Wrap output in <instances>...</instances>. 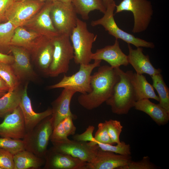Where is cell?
Masks as SVG:
<instances>
[{"instance_id":"1","label":"cell","mask_w":169,"mask_h":169,"mask_svg":"<svg viewBox=\"0 0 169 169\" xmlns=\"http://www.w3.org/2000/svg\"><path fill=\"white\" fill-rule=\"evenodd\" d=\"M118 78L115 68L107 65L99 66L91 76V91L80 95L78 103L87 110L98 107L110 97Z\"/></svg>"},{"instance_id":"2","label":"cell","mask_w":169,"mask_h":169,"mask_svg":"<svg viewBox=\"0 0 169 169\" xmlns=\"http://www.w3.org/2000/svg\"><path fill=\"white\" fill-rule=\"evenodd\" d=\"M119 78L110 97L105 102L110 106L112 112L118 115L127 114L136 101L132 83L130 70L124 72L120 67L115 68Z\"/></svg>"},{"instance_id":"3","label":"cell","mask_w":169,"mask_h":169,"mask_svg":"<svg viewBox=\"0 0 169 169\" xmlns=\"http://www.w3.org/2000/svg\"><path fill=\"white\" fill-rule=\"evenodd\" d=\"M74 51V59L77 64H88L91 60V49L97 35L89 31L87 23L78 18L70 36Z\"/></svg>"},{"instance_id":"4","label":"cell","mask_w":169,"mask_h":169,"mask_svg":"<svg viewBox=\"0 0 169 169\" xmlns=\"http://www.w3.org/2000/svg\"><path fill=\"white\" fill-rule=\"evenodd\" d=\"M53 130L51 115L26 133L22 139L25 150L44 158Z\"/></svg>"},{"instance_id":"5","label":"cell","mask_w":169,"mask_h":169,"mask_svg":"<svg viewBox=\"0 0 169 169\" xmlns=\"http://www.w3.org/2000/svg\"><path fill=\"white\" fill-rule=\"evenodd\" d=\"M52 41L54 50L47 75L56 77L67 72L70 61L74 59V51L68 35L59 34L52 39Z\"/></svg>"},{"instance_id":"6","label":"cell","mask_w":169,"mask_h":169,"mask_svg":"<svg viewBox=\"0 0 169 169\" xmlns=\"http://www.w3.org/2000/svg\"><path fill=\"white\" fill-rule=\"evenodd\" d=\"M114 1L108 4L103 17L91 21L92 26L100 25L115 39H120L129 44H132L136 48L145 47L153 49L155 47L153 43L148 42L128 33L120 28L116 23L114 17V12L115 8Z\"/></svg>"},{"instance_id":"7","label":"cell","mask_w":169,"mask_h":169,"mask_svg":"<svg viewBox=\"0 0 169 169\" xmlns=\"http://www.w3.org/2000/svg\"><path fill=\"white\" fill-rule=\"evenodd\" d=\"M115 13L124 11L132 13L134 24L132 30L134 33L146 31L151 22L153 11L150 1L148 0H123L116 5Z\"/></svg>"},{"instance_id":"8","label":"cell","mask_w":169,"mask_h":169,"mask_svg":"<svg viewBox=\"0 0 169 169\" xmlns=\"http://www.w3.org/2000/svg\"><path fill=\"white\" fill-rule=\"evenodd\" d=\"M101 61V60H95L91 64H80L78 72L70 76L64 75L59 82L49 86V88H70L81 94L90 92L91 91L90 84L91 73L95 68L100 66Z\"/></svg>"},{"instance_id":"9","label":"cell","mask_w":169,"mask_h":169,"mask_svg":"<svg viewBox=\"0 0 169 169\" xmlns=\"http://www.w3.org/2000/svg\"><path fill=\"white\" fill-rule=\"evenodd\" d=\"M77 14L72 3H64L56 0L52 1L50 15L54 26L59 34L70 36L76 25Z\"/></svg>"},{"instance_id":"10","label":"cell","mask_w":169,"mask_h":169,"mask_svg":"<svg viewBox=\"0 0 169 169\" xmlns=\"http://www.w3.org/2000/svg\"><path fill=\"white\" fill-rule=\"evenodd\" d=\"M45 2L39 0L14 1L6 14V20L16 27L21 26L28 21L41 10Z\"/></svg>"},{"instance_id":"11","label":"cell","mask_w":169,"mask_h":169,"mask_svg":"<svg viewBox=\"0 0 169 169\" xmlns=\"http://www.w3.org/2000/svg\"><path fill=\"white\" fill-rule=\"evenodd\" d=\"M52 147L55 150L78 158L86 162L93 161L100 148L98 145H90L86 141L69 139L60 142L52 143Z\"/></svg>"},{"instance_id":"12","label":"cell","mask_w":169,"mask_h":169,"mask_svg":"<svg viewBox=\"0 0 169 169\" xmlns=\"http://www.w3.org/2000/svg\"><path fill=\"white\" fill-rule=\"evenodd\" d=\"M0 124V136L14 139H23L26 134L24 120L19 106L4 117Z\"/></svg>"},{"instance_id":"13","label":"cell","mask_w":169,"mask_h":169,"mask_svg":"<svg viewBox=\"0 0 169 169\" xmlns=\"http://www.w3.org/2000/svg\"><path fill=\"white\" fill-rule=\"evenodd\" d=\"M44 169H85L86 162L67 154L58 151L52 147L48 149Z\"/></svg>"},{"instance_id":"14","label":"cell","mask_w":169,"mask_h":169,"mask_svg":"<svg viewBox=\"0 0 169 169\" xmlns=\"http://www.w3.org/2000/svg\"><path fill=\"white\" fill-rule=\"evenodd\" d=\"M10 50L14 57L11 66L16 76L21 82L22 80H34L36 74L30 62L28 53L21 47L10 46Z\"/></svg>"},{"instance_id":"15","label":"cell","mask_w":169,"mask_h":169,"mask_svg":"<svg viewBox=\"0 0 169 169\" xmlns=\"http://www.w3.org/2000/svg\"><path fill=\"white\" fill-rule=\"evenodd\" d=\"M131 160V156L116 154L99 148L94 159L86 163L85 169H120Z\"/></svg>"},{"instance_id":"16","label":"cell","mask_w":169,"mask_h":169,"mask_svg":"<svg viewBox=\"0 0 169 169\" xmlns=\"http://www.w3.org/2000/svg\"><path fill=\"white\" fill-rule=\"evenodd\" d=\"M76 92L70 88H64L59 96L51 103V115L53 129L68 116L74 119L76 116L73 114L70 109V104L72 97Z\"/></svg>"},{"instance_id":"17","label":"cell","mask_w":169,"mask_h":169,"mask_svg":"<svg viewBox=\"0 0 169 169\" xmlns=\"http://www.w3.org/2000/svg\"><path fill=\"white\" fill-rule=\"evenodd\" d=\"M91 59L105 60L114 68L120 67L121 65L127 66L129 64L127 56L122 51L117 39L113 45L97 49L92 54Z\"/></svg>"},{"instance_id":"18","label":"cell","mask_w":169,"mask_h":169,"mask_svg":"<svg viewBox=\"0 0 169 169\" xmlns=\"http://www.w3.org/2000/svg\"><path fill=\"white\" fill-rule=\"evenodd\" d=\"M26 83L23 90L21 101L19 105L23 112L25 121L26 132L32 130L42 120L52 115L51 108H48L41 112L38 113L32 108L31 100L28 96Z\"/></svg>"},{"instance_id":"19","label":"cell","mask_w":169,"mask_h":169,"mask_svg":"<svg viewBox=\"0 0 169 169\" xmlns=\"http://www.w3.org/2000/svg\"><path fill=\"white\" fill-rule=\"evenodd\" d=\"M129 54L127 60L135 69L137 74H148L151 76L161 73V70L160 69H156L151 63L149 56L145 55L141 47H138L133 49L130 44H128Z\"/></svg>"},{"instance_id":"20","label":"cell","mask_w":169,"mask_h":169,"mask_svg":"<svg viewBox=\"0 0 169 169\" xmlns=\"http://www.w3.org/2000/svg\"><path fill=\"white\" fill-rule=\"evenodd\" d=\"M134 107L136 110L142 111L149 115L159 125H164L169 120V112L159 104L153 103L149 99L136 101Z\"/></svg>"},{"instance_id":"21","label":"cell","mask_w":169,"mask_h":169,"mask_svg":"<svg viewBox=\"0 0 169 169\" xmlns=\"http://www.w3.org/2000/svg\"><path fill=\"white\" fill-rule=\"evenodd\" d=\"M130 76L136 101L146 99H151L159 101V97L156 94L154 87L147 81L145 76L134 73L130 70Z\"/></svg>"},{"instance_id":"22","label":"cell","mask_w":169,"mask_h":169,"mask_svg":"<svg viewBox=\"0 0 169 169\" xmlns=\"http://www.w3.org/2000/svg\"><path fill=\"white\" fill-rule=\"evenodd\" d=\"M53 1H46L35 20V25L43 34L52 38L59 34L53 25L50 15Z\"/></svg>"},{"instance_id":"23","label":"cell","mask_w":169,"mask_h":169,"mask_svg":"<svg viewBox=\"0 0 169 169\" xmlns=\"http://www.w3.org/2000/svg\"><path fill=\"white\" fill-rule=\"evenodd\" d=\"M14 169H38L44 165L45 160L26 150L13 156Z\"/></svg>"},{"instance_id":"24","label":"cell","mask_w":169,"mask_h":169,"mask_svg":"<svg viewBox=\"0 0 169 169\" xmlns=\"http://www.w3.org/2000/svg\"><path fill=\"white\" fill-rule=\"evenodd\" d=\"M23 90L19 87L8 91L0 98V118L4 117L19 106Z\"/></svg>"},{"instance_id":"25","label":"cell","mask_w":169,"mask_h":169,"mask_svg":"<svg viewBox=\"0 0 169 169\" xmlns=\"http://www.w3.org/2000/svg\"><path fill=\"white\" fill-rule=\"evenodd\" d=\"M71 3L77 13L85 20L88 19L89 14L92 11L98 10L104 13L106 10L102 0H72Z\"/></svg>"},{"instance_id":"26","label":"cell","mask_w":169,"mask_h":169,"mask_svg":"<svg viewBox=\"0 0 169 169\" xmlns=\"http://www.w3.org/2000/svg\"><path fill=\"white\" fill-rule=\"evenodd\" d=\"M54 50L52 39L47 40L39 46V50H38L37 67L47 75L52 60Z\"/></svg>"},{"instance_id":"27","label":"cell","mask_w":169,"mask_h":169,"mask_svg":"<svg viewBox=\"0 0 169 169\" xmlns=\"http://www.w3.org/2000/svg\"><path fill=\"white\" fill-rule=\"evenodd\" d=\"M38 36L36 32L28 31L21 26L17 27L12 38L10 45L23 47L32 50L33 48V41Z\"/></svg>"},{"instance_id":"28","label":"cell","mask_w":169,"mask_h":169,"mask_svg":"<svg viewBox=\"0 0 169 169\" xmlns=\"http://www.w3.org/2000/svg\"><path fill=\"white\" fill-rule=\"evenodd\" d=\"M152 86L155 89L159 98V104L169 112V89L161 73L151 76Z\"/></svg>"},{"instance_id":"29","label":"cell","mask_w":169,"mask_h":169,"mask_svg":"<svg viewBox=\"0 0 169 169\" xmlns=\"http://www.w3.org/2000/svg\"><path fill=\"white\" fill-rule=\"evenodd\" d=\"M16 28L13 23L8 21L0 24V52L9 49L15 29Z\"/></svg>"},{"instance_id":"30","label":"cell","mask_w":169,"mask_h":169,"mask_svg":"<svg viewBox=\"0 0 169 169\" xmlns=\"http://www.w3.org/2000/svg\"><path fill=\"white\" fill-rule=\"evenodd\" d=\"M0 77L7 83L9 90L19 87L21 82L14 73L10 64L0 62Z\"/></svg>"},{"instance_id":"31","label":"cell","mask_w":169,"mask_h":169,"mask_svg":"<svg viewBox=\"0 0 169 169\" xmlns=\"http://www.w3.org/2000/svg\"><path fill=\"white\" fill-rule=\"evenodd\" d=\"M0 148L13 155L25 150L22 140L6 137L0 138Z\"/></svg>"},{"instance_id":"32","label":"cell","mask_w":169,"mask_h":169,"mask_svg":"<svg viewBox=\"0 0 169 169\" xmlns=\"http://www.w3.org/2000/svg\"><path fill=\"white\" fill-rule=\"evenodd\" d=\"M97 145L103 151H110L124 156H131V155L130 145L123 141L117 144L116 145L101 143H98Z\"/></svg>"},{"instance_id":"33","label":"cell","mask_w":169,"mask_h":169,"mask_svg":"<svg viewBox=\"0 0 169 169\" xmlns=\"http://www.w3.org/2000/svg\"><path fill=\"white\" fill-rule=\"evenodd\" d=\"M109 136L112 141L115 143H119L120 141V136L123 126L120 122L116 120L110 119L105 121Z\"/></svg>"},{"instance_id":"34","label":"cell","mask_w":169,"mask_h":169,"mask_svg":"<svg viewBox=\"0 0 169 169\" xmlns=\"http://www.w3.org/2000/svg\"><path fill=\"white\" fill-rule=\"evenodd\" d=\"M98 129L95 132L94 138L96 143L114 145L109 135L105 121L99 123Z\"/></svg>"},{"instance_id":"35","label":"cell","mask_w":169,"mask_h":169,"mask_svg":"<svg viewBox=\"0 0 169 169\" xmlns=\"http://www.w3.org/2000/svg\"><path fill=\"white\" fill-rule=\"evenodd\" d=\"M157 166L151 162L148 156L143 157L141 160L137 161H130L126 165L120 169H155Z\"/></svg>"},{"instance_id":"36","label":"cell","mask_w":169,"mask_h":169,"mask_svg":"<svg viewBox=\"0 0 169 169\" xmlns=\"http://www.w3.org/2000/svg\"><path fill=\"white\" fill-rule=\"evenodd\" d=\"M95 128L94 126L89 125L86 129L85 131L83 133L73 135L72 138L73 140L86 142L89 141L88 143L91 146H94L97 145L95 141L93 134Z\"/></svg>"},{"instance_id":"37","label":"cell","mask_w":169,"mask_h":169,"mask_svg":"<svg viewBox=\"0 0 169 169\" xmlns=\"http://www.w3.org/2000/svg\"><path fill=\"white\" fill-rule=\"evenodd\" d=\"M13 156L8 151L0 148V168L1 169H14Z\"/></svg>"},{"instance_id":"38","label":"cell","mask_w":169,"mask_h":169,"mask_svg":"<svg viewBox=\"0 0 169 169\" xmlns=\"http://www.w3.org/2000/svg\"><path fill=\"white\" fill-rule=\"evenodd\" d=\"M68 137L61 122L54 128L50 141L52 143L64 142L69 139Z\"/></svg>"},{"instance_id":"39","label":"cell","mask_w":169,"mask_h":169,"mask_svg":"<svg viewBox=\"0 0 169 169\" xmlns=\"http://www.w3.org/2000/svg\"><path fill=\"white\" fill-rule=\"evenodd\" d=\"M73 118L68 116L61 121L65 133L68 136L74 135L76 131V127L73 122Z\"/></svg>"},{"instance_id":"40","label":"cell","mask_w":169,"mask_h":169,"mask_svg":"<svg viewBox=\"0 0 169 169\" xmlns=\"http://www.w3.org/2000/svg\"><path fill=\"white\" fill-rule=\"evenodd\" d=\"M14 1V0H0V24L7 22V12Z\"/></svg>"},{"instance_id":"41","label":"cell","mask_w":169,"mask_h":169,"mask_svg":"<svg viewBox=\"0 0 169 169\" xmlns=\"http://www.w3.org/2000/svg\"><path fill=\"white\" fill-rule=\"evenodd\" d=\"M14 61L13 56L5 54L0 52V62L12 64Z\"/></svg>"},{"instance_id":"42","label":"cell","mask_w":169,"mask_h":169,"mask_svg":"<svg viewBox=\"0 0 169 169\" xmlns=\"http://www.w3.org/2000/svg\"><path fill=\"white\" fill-rule=\"evenodd\" d=\"M0 90L8 91L9 88L5 81L0 77Z\"/></svg>"},{"instance_id":"43","label":"cell","mask_w":169,"mask_h":169,"mask_svg":"<svg viewBox=\"0 0 169 169\" xmlns=\"http://www.w3.org/2000/svg\"><path fill=\"white\" fill-rule=\"evenodd\" d=\"M106 7L109 4L114 1V0H102Z\"/></svg>"},{"instance_id":"44","label":"cell","mask_w":169,"mask_h":169,"mask_svg":"<svg viewBox=\"0 0 169 169\" xmlns=\"http://www.w3.org/2000/svg\"><path fill=\"white\" fill-rule=\"evenodd\" d=\"M61 3H66L70 4L71 3L72 0H56Z\"/></svg>"},{"instance_id":"45","label":"cell","mask_w":169,"mask_h":169,"mask_svg":"<svg viewBox=\"0 0 169 169\" xmlns=\"http://www.w3.org/2000/svg\"><path fill=\"white\" fill-rule=\"evenodd\" d=\"M6 91L0 90V98L4 95L6 93Z\"/></svg>"},{"instance_id":"46","label":"cell","mask_w":169,"mask_h":169,"mask_svg":"<svg viewBox=\"0 0 169 169\" xmlns=\"http://www.w3.org/2000/svg\"><path fill=\"white\" fill-rule=\"evenodd\" d=\"M23 0H14V1H23ZM39 0L45 2L46 1H53L54 0Z\"/></svg>"},{"instance_id":"47","label":"cell","mask_w":169,"mask_h":169,"mask_svg":"<svg viewBox=\"0 0 169 169\" xmlns=\"http://www.w3.org/2000/svg\"><path fill=\"white\" fill-rule=\"evenodd\" d=\"M0 169H1V168H0Z\"/></svg>"}]
</instances>
